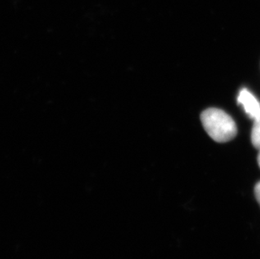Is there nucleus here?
I'll return each instance as SVG.
<instances>
[{
  "instance_id": "2",
  "label": "nucleus",
  "mask_w": 260,
  "mask_h": 259,
  "mask_svg": "<svg viewBox=\"0 0 260 259\" xmlns=\"http://www.w3.org/2000/svg\"><path fill=\"white\" fill-rule=\"evenodd\" d=\"M238 105H242L248 117L255 120L260 115V103L247 88H242L238 96Z\"/></svg>"
},
{
  "instance_id": "4",
  "label": "nucleus",
  "mask_w": 260,
  "mask_h": 259,
  "mask_svg": "<svg viewBox=\"0 0 260 259\" xmlns=\"http://www.w3.org/2000/svg\"><path fill=\"white\" fill-rule=\"evenodd\" d=\"M254 193H255L256 199L258 201L260 206V181L256 184L255 188H254Z\"/></svg>"
},
{
  "instance_id": "5",
  "label": "nucleus",
  "mask_w": 260,
  "mask_h": 259,
  "mask_svg": "<svg viewBox=\"0 0 260 259\" xmlns=\"http://www.w3.org/2000/svg\"><path fill=\"white\" fill-rule=\"evenodd\" d=\"M258 166H259V168H260V148H259V149H258Z\"/></svg>"
},
{
  "instance_id": "1",
  "label": "nucleus",
  "mask_w": 260,
  "mask_h": 259,
  "mask_svg": "<svg viewBox=\"0 0 260 259\" xmlns=\"http://www.w3.org/2000/svg\"><path fill=\"white\" fill-rule=\"evenodd\" d=\"M203 127L207 134L217 142H228L237 135V125L233 118L223 110L210 108L201 115Z\"/></svg>"
},
{
  "instance_id": "3",
  "label": "nucleus",
  "mask_w": 260,
  "mask_h": 259,
  "mask_svg": "<svg viewBox=\"0 0 260 259\" xmlns=\"http://www.w3.org/2000/svg\"><path fill=\"white\" fill-rule=\"evenodd\" d=\"M251 141L253 143V147L256 149L260 148V115L253 120V128H252V133H251Z\"/></svg>"
}]
</instances>
